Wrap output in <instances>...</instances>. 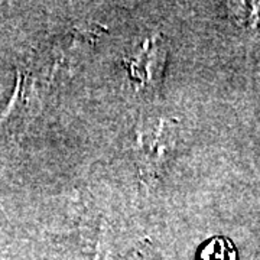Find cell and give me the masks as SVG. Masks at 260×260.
Segmentation results:
<instances>
[{
	"mask_svg": "<svg viewBox=\"0 0 260 260\" xmlns=\"http://www.w3.org/2000/svg\"><path fill=\"white\" fill-rule=\"evenodd\" d=\"M177 145V123L165 117H150L136 129L135 155L145 177L156 179L168 165Z\"/></svg>",
	"mask_w": 260,
	"mask_h": 260,
	"instance_id": "6da1fadb",
	"label": "cell"
},
{
	"mask_svg": "<svg viewBox=\"0 0 260 260\" xmlns=\"http://www.w3.org/2000/svg\"><path fill=\"white\" fill-rule=\"evenodd\" d=\"M198 260H237V249L232 240L223 236H215L201 244L197 253Z\"/></svg>",
	"mask_w": 260,
	"mask_h": 260,
	"instance_id": "3957f363",
	"label": "cell"
},
{
	"mask_svg": "<svg viewBox=\"0 0 260 260\" xmlns=\"http://www.w3.org/2000/svg\"><path fill=\"white\" fill-rule=\"evenodd\" d=\"M136 254H138L139 260H164L158 251L155 250V247L149 242L140 243Z\"/></svg>",
	"mask_w": 260,
	"mask_h": 260,
	"instance_id": "277c9868",
	"label": "cell"
},
{
	"mask_svg": "<svg viewBox=\"0 0 260 260\" xmlns=\"http://www.w3.org/2000/svg\"><path fill=\"white\" fill-rule=\"evenodd\" d=\"M168 58V42L160 34L143 39L139 47L124 58V68L138 91L158 93Z\"/></svg>",
	"mask_w": 260,
	"mask_h": 260,
	"instance_id": "7a4b0ae2",
	"label": "cell"
}]
</instances>
